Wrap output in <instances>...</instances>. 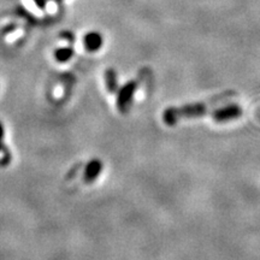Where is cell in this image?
I'll return each instance as SVG.
<instances>
[{"label": "cell", "instance_id": "cell-8", "mask_svg": "<svg viewBox=\"0 0 260 260\" xmlns=\"http://www.w3.org/2000/svg\"><path fill=\"white\" fill-rule=\"evenodd\" d=\"M61 37H64L65 38V40H69L70 42H73L74 40H73V35L70 34V32H63V34H61Z\"/></svg>", "mask_w": 260, "mask_h": 260}, {"label": "cell", "instance_id": "cell-9", "mask_svg": "<svg viewBox=\"0 0 260 260\" xmlns=\"http://www.w3.org/2000/svg\"><path fill=\"white\" fill-rule=\"evenodd\" d=\"M34 2H35V4H37L40 9L45 8V0H34Z\"/></svg>", "mask_w": 260, "mask_h": 260}, {"label": "cell", "instance_id": "cell-1", "mask_svg": "<svg viewBox=\"0 0 260 260\" xmlns=\"http://www.w3.org/2000/svg\"><path fill=\"white\" fill-rule=\"evenodd\" d=\"M136 86H138L136 82H129L128 84H125V86L121 89V92H119L118 100H117V106H118V110L121 112H125L126 110H128L130 102H132L133 99V95H134Z\"/></svg>", "mask_w": 260, "mask_h": 260}, {"label": "cell", "instance_id": "cell-6", "mask_svg": "<svg viewBox=\"0 0 260 260\" xmlns=\"http://www.w3.org/2000/svg\"><path fill=\"white\" fill-rule=\"evenodd\" d=\"M73 54H74L73 48L64 47V48H59V50H57L56 52H54V58H56L58 61L64 63V61L70 60V58L73 57Z\"/></svg>", "mask_w": 260, "mask_h": 260}, {"label": "cell", "instance_id": "cell-4", "mask_svg": "<svg viewBox=\"0 0 260 260\" xmlns=\"http://www.w3.org/2000/svg\"><path fill=\"white\" fill-rule=\"evenodd\" d=\"M100 171H102V162L99 160H92L87 165L86 172H84V180L87 182H92L99 176Z\"/></svg>", "mask_w": 260, "mask_h": 260}, {"label": "cell", "instance_id": "cell-5", "mask_svg": "<svg viewBox=\"0 0 260 260\" xmlns=\"http://www.w3.org/2000/svg\"><path fill=\"white\" fill-rule=\"evenodd\" d=\"M105 79H106V87L109 89V92L115 93L117 90V79H116V73L115 70L109 69L105 73Z\"/></svg>", "mask_w": 260, "mask_h": 260}, {"label": "cell", "instance_id": "cell-2", "mask_svg": "<svg viewBox=\"0 0 260 260\" xmlns=\"http://www.w3.org/2000/svg\"><path fill=\"white\" fill-rule=\"evenodd\" d=\"M240 113H241L240 107L233 105V106L224 107V109L217 110V111L213 113L212 117L216 119L217 122H225V121H229V119H233V118H236V117H239Z\"/></svg>", "mask_w": 260, "mask_h": 260}, {"label": "cell", "instance_id": "cell-7", "mask_svg": "<svg viewBox=\"0 0 260 260\" xmlns=\"http://www.w3.org/2000/svg\"><path fill=\"white\" fill-rule=\"evenodd\" d=\"M3 139H4V126L0 123V151L3 149Z\"/></svg>", "mask_w": 260, "mask_h": 260}, {"label": "cell", "instance_id": "cell-3", "mask_svg": "<svg viewBox=\"0 0 260 260\" xmlns=\"http://www.w3.org/2000/svg\"><path fill=\"white\" fill-rule=\"evenodd\" d=\"M83 45L86 47L87 51L89 52H95L102 47L103 45V38L99 32L92 31L88 32L83 39Z\"/></svg>", "mask_w": 260, "mask_h": 260}]
</instances>
